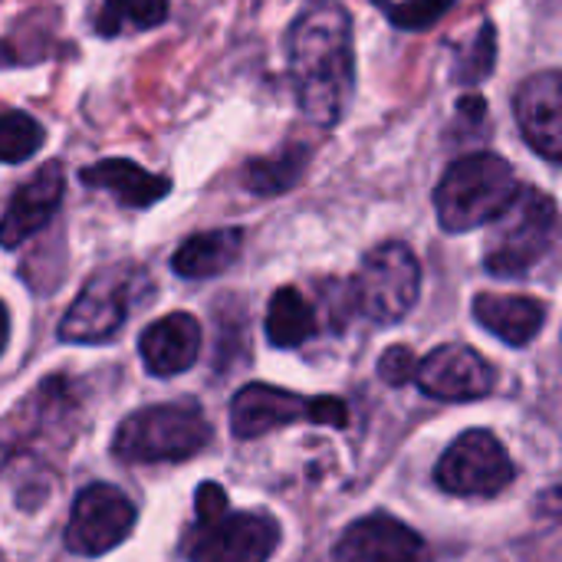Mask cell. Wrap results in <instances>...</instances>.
<instances>
[{
	"mask_svg": "<svg viewBox=\"0 0 562 562\" xmlns=\"http://www.w3.org/2000/svg\"><path fill=\"white\" fill-rule=\"evenodd\" d=\"M349 10L326 0L310 7L290 30V76L310 122L333 128L352 99L356 53Z\"/></svg>",
	"mask_w": 562,
	"mask_h": 562,
	"instance_id": "cell-1",
	"label": "cell"
},
{
	"mask_svg": "<svg viewBox=\"0 0 562 562\" xmlns=\"http://www.w3.org/2000/svg\"><path fill=\"white\" fill-rule=\"evenodd\" d=\"M520 181L501 155L477 151L458 158L435 188L438 224L448 234H468L474 227L494 224L520 194Z\"/></svg>",
	"mask_w": 562,
	"mask_h": 562,
	"instance_id": "cell-2",
	"label": "cell"
},
{
	"mask_svg": "<svg viewBox=\"0 0 562 562\" xmlns=\"http://www.w3.org/2000/svg\"><path fill=\"white\" fill-rule=\"evenodd\" d=\"M211 441V425L194 402H168L132 412L115 438L112 454L128 464L188 461Z\"/></svg>",
	"mask_w": 562,
	"mask_h": 562,
	"instance_id": "cell-3",
	"label": "cell"
},
{
	"mask_svg": "<svg viewBox=\"0 0 562 562\" xmlns=\"http://www.w3.org/2000/svg\"><path fill=\"white\" fill-rule=\"evenodd\" d=\"M560 240V207L540 188H524L494 221L484 244V267L494 277L530 273Z\"/></svg>",
	"mask_w": 562,
	"mask_h": 562,
	"instance_id": "cell-4",
	"label": "cell"
},
{
	"mask_svg": "<svg viewBox=\"0 0 562 562\" xmlns=\"http://www.w3.org/2000/svg\"><path fill=\"white\" fill-rule=\"evenodd\" d=\"M422 293V263L412 247L389 240L366 254L349 283L352 306L375 326H392L412 313Z\"/></svg>",
	"mask_w": 562,
	"mask_h": 562,
	"instance_id": "cell-5",
	"label": "cell"
},
{
	"mask_svg": "<svg viewBox=\"0 0 562 562\" xmlns=\"http://www.w3.org/2000/svg\"><path fill=\"white\" fill-rule=\"evenodd\" d=\"M329 425L346 428L349 408L336 395L306 398L296 392H283L273 385H244L231 402V431L240 441H254L260 435H270L283 425Z\"/></svg>",
	"mask_w": 562,
	"mask_h": 562,
	"instance_id": "cell-6",
	"label": "cell"
},
{
	"mask_svg": "<svg viewBox=\"0 0 562 562\" xmlns=\"http://www.w3.org/2000/svg\"><path fill=\"white\" fill-rule=\"evenodd\" d=\"M138 286H145V273L132 263H115L89 277V283L79 290L72 306L66 310L59 323V339L63 342H105L119 333L125 323Z\"/></svg>",
	"mask_w": 562,
	"mask_h": 562,
	"instance_id": "cell-7",
	"label": "cell"
},
{
	"mask_svg": "<svg viewBox=\"0 0 562 562\" xmlns=\"http://www.w3.org/2000/svg\"><path fill=\"white\" fill-rule=\"evenodd\" d=\"M277 547L280 524L263 510H224L198 520L181 540V553L191 562H267Z\"/></svg>",
	"mask_w": 562,
	"mask_h": 562,
	"instance_id": "cell-8",
	"label": "cell"
},
{
	"mask_svg": "<svg viewBox=\"0 0 562 562\" xmlns=\"http://www.w3.org/2000/svg\"><path fill=\"white\" fill-rule=\"evenodd\" d=\"M514 474L507 448L484 428L464 431L435 468L438 487L454 497H497L510 487Z\"/></svg>",
	"mask_w": 562,
	"mask_h": 562,
	"instance_id": "cell-9",
	"label": "cell"
},
{
	"mask_svg": "<svg viewBox=\"0 0 562 562\" xmlns=\"http://www.w3.org/2000/svg\"><path fill=\"white\" fill-rule=\"evenodd\" d=\"M138 520L135 504L112 484H89L79 491L66 524V547L79 557H102L125 543Z\"/></svg>",
	"mask_w": 562,
	"mask_h": 562,
	"instance_id": "cell-10",
	"label": "cell"
},
{
	"mask_svg": "<svg viewBox=\"0 0 562 562\" xmlns=\"http://www.w3.org/2000/svg\"><path fill=\"white\" fill-rule=\"evenodd\" d=\"M415 382H418V389L428 398H441V402H474V398H484V395L494 392L497 372L471 346L451 342V346H438L435 352H428L422 359Z\"/></svg>",
	"mask_w": 562,
	"mask_h": 562,
	"instance_id": "cell-11",
	"label": "cell"
},
{
	"mask_svg": "<svg viewBox=\"0 0 562 562\" xmlns=\"http://www.w3.org/2000/svg\"><path fill=\"white\" fill-rule=\"evenodd\" d=\"M336 562H431L425 540L389 514H375L356 520L342 530L336 550Z\"/></svg>",
	"mask_w": 562,
	"mask_h": 562,
	"instance_id": "cell-12",
	"label": "cell"
},
{
	"mask_svg": "<svg viewBox=\"0 0 562 562\" xmlns=\"http://www.w3.org/2000/svg\"><path fill=\"white\" fill-rule=\"evenodd\" d=\"M517 125L527 145L547 161H562V72L543 69L530 76L514 99Z\"/></svg>",
	"mask_w": 562,
	"mask_h": 562,
	"instance_id": "cell-13",
	"label": "cell"
},
{
	"mask_svg": "<svg viewBox=\"0 0 562 562\" xmlns=\"http://www.w3.org/2000/svg\"><path fill=\"white\" fill-rule=\"evenodd\" d=\"M63 191H66V175H63L59 161H46L26 184H20L7 201L3 247L13 250L26 237H33L40 227H46L49 217L56 214L59 201H63Z\"/></svg>",
	"mask_w": 562,
	"mask_h": 562,
	"instance_id": "cell-14",
	"label": "cell"
},
{
	"mask_svg": "<svg viewBox=\"0 0 562 562\" xmlns=\"http://www.w3.org/2000/svg\"><path fill=\"white\" fill-rule=\"evenodd\" d=\"M138 352L151 375L158 379L178 375L198 362L201 323L191 313H168L138 336Z\"/></svg>",
	"mask_w": 562,
	"mask_h": 562,
	"instance_id": "cell-15",
	"label": "cell"
},
{
	"mask_svg": "<svg viewBox=\"0 0 562 562\" xmlns=\"http://www.w3.org/2000/svg\"><path fill=\"white\" fill-rule=\"evenodd\" d=\"M474 319L507 346H527L540 336L547 323V306L543 300L520 293H477Z\"/></svg>",
	"mask_w": 562,
	"mask_h": 562,
	"instance_id": "cell-16",
	"label": "cell"
},
{
	"mask_svg": "<svg viewBox=\"0 0 562 562\" xmlns=\"http://www.w3.org/2000/svg\"><path fill=\"white\" fill-rule=\"evenodd\" d=\"M79 181L89 184V188L109 191L122 207H151L155 201H161L171 191L168 178L151 175L142 165L128 161V158L95 161V165H89V168L79 171Z\"/></svg>",
	"mask_w": 562,
	"mask_h": 562,
	"instance_id": "cell-17",
	"label": "cell"
},
{
	"mask_svg": "<svg viewBox=\"0 0 562 562\" xmlns=\"http://www.w3.org/2000/svg\"><path fill=\"white\" fill-rule=\"evenodd\" d=\"M240 247H244L240 227L201 231L175 250L171 270L188 280H207V277H217L227 267H234V260L240 257Z\"/></svg>",
	"mask_w": 562,
	"mask_h": 562,
	"instance_id": "cell-18",
	"label": "cell"
},
{
	"mask_svg": "<svg viewBox=\"0 0 562 562\" xmlns=\"http://www.w3.org/2000/svg\"><path fill=\"white\" fill-rule=\"evenodd\" d=\"M316 336V310L296 286H280L267 306V339L280 349H296Z\"/></svg>",
	"mask_w": 562,
	"mask_h": 562,
	"instance_id": "cell-19",
	"label": "cell"
},
{
	"mask_svg": "<svg viewBox=\"0 0 562 562\" xmlns=\"http://www.w3.org/2000/svg\"><path fill=\"white\" fill-rule=\"evenodd\" d=\"M310 165V148L306 145H286L283 151L270 155V158H257L244 168V184L254 194H283L286 188H293L303 171Z\"/></svg>",
	"mask_w": 562,
	"mask_h": 562,
	"instance_id": "cell-20",
	"label": "cell"
},
{
	"mask_svg": "<svg viewBox=\"0 0 562 562\" xmlns=\"http://www.w3.org/2000/svg\"><path fill=\"white\" fill-rule=\"evenodd\" d=\"M168 20V0H105L95 30L99 36H122V33H138L161 26Z\"/></svg>",
	"mask_w": 562,
	"mask_h": 562,
	"instance_id": "cell-21",
	"label": "cell"
},
{
	"mask_svg": "<svg viewBox=\"0 0 562 562\" xmlns=\"http://www.w3.org/2000/svg\"><path fill=\"white\" fill-rule=\"evenodd\" d=\"M43 142H46V132L33 115L10 109L0 119V155H3L7 165L26 161L30 155H36L43 148Z\"/></svg>",
	"mask_w": 562,
	"mask_h": 562,
	"instance_id": "cell-22",
	"label": "cell"
},
{
	"mask_svg": "<svg viewBox=\"0 0 562 562\" xmlns=\"http://www.w3.org/2000/svg\"><path fill=\"white\" fill-rule=\"evenodd\" d=\"M454 0H408L402 7H389L392 23H398L402 30H425L431 26Z\"/></svg>",
	"mask_w": 562,
	"mask_h": 562,
	"instance_id": "cell-23",
	"label": "cell"
},
{
	"mask_svg": "<svg viewBox=\"0 0 562 562\" xmlns=\"http://www.w3.org/2000/svg\"><path fill=\"white\" fill-rule=\"evenodd\" d=\"M418 359L412 356V349L408 346H392V349H385V356L379 359V375H382V382H389V385H405V382H412L415 375H418Z\"/></svg>",
	"mask_w": 562,
	"mask_h": 562,
	"instance_id": "cell-24",
	"label": "cell"
},
{
	"mask_svg": "<svg viewBox=\"0 0 562 562\" xmlns=\"http://www.w3.org/2000/svg\"><path fill=\"white\" fill-rule=\"evenodd\" d=\"M494 69V30L491 26H484L481 30V40H477V46H471V53H468V59L458 66V79H484L487 72Z\"/></svg>",
	"mask_w": 562,
	"mask_h": 562,
	"instance_id": "cell-25",
	"label": "cell"
},
{
	"mask_svg": "<svg viewBox=\"0 0 562 562\" xmlns=\"http://www.w3.org/2000/svg\"><path fill=\"white\" fill-rule=\"evenodd\" d=\"M194 510H198V520H207V517H217L227 510V494L221 484L214 481H204L194 494Z\"/></svg>",
	"mask_w": 562,
	"mask_h": 562,
	"instance_id": "cell-26",
	"label": "cell"
}]
</instances>
